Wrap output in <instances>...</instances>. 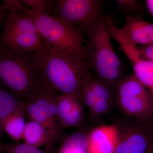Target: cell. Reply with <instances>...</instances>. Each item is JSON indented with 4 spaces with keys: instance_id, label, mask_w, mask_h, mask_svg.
<instances>
[{
    "instance_id": "3957f363",
    "label": "cell",
    "mask_w": 153,
    "mask_h": 153,
    "mask_svg": "<svg viewBox=\"0 0 153 153\" xmlns=\"http://www.w3.org/2000/svg\"><path fill=\"white\" fill-rule=\"evenodd\" d=\"M83 58L96 79L114 86L126 75V67L113 47L102 12L88 26Z\"/></svg>"
},
{
    "instance_id": "7402d4cb",
    "label": "cell",
    "mask_w": 153,
    "mask_h": 153,
    "mask_svg": "<svg viewBox=\"0 0 153 153\" xmlns=\"http://www.w3.org/2000/svg\"><path fill=\"white\" fill-rule=\"evenodd\" d=\"M7 10L3 4H0V28L1 27L2 23L6 16Z\"/></svg>"
},
{
    "instance_id": "9c48e42d",
    "label": "cell",
    "mask_w": 153,
    "mask_h": 153,
    "mask_svg": "<svg viewBox=\"0 0 153 153\" xmlns=\"http://www.w3.org/2000/svg\"><path fill=\"white\" fill-rule=\"evenodd\" d=\"M53 16L85 32L88 26L102 13V0H57L53 1Z\"/></svg>"
},
{
    "instance_id": "9a60e30c",
    "label": "cell",
    "mask_w": 153,
    "mask_h": 153,
    "mask_svg": "<svg viewBox=\"0 0 153 153\" xmlns=\"http://www.w3.org/2000/svg\"><path fill=\"white\" fill-rule=\"evenodd\" d=\"M26 104L19 108L12 113L6 120L4 126V132L16 142L24 138L26 128Z\"/></svg>"
},
{
    "instance_id": "2e32d148",
    "label": "cell",
    "mask_w": 153,
    "mask_h": 153,
    "mask_svg": "<svg viewBox=\"0 0 153 153\" xmlns=\"http://www.w3.org/2000/svg\"><path fill=\"white\" fill-rule=\"evenodd\" d=\"M26 104L0 86V139H2L4 126L8 118L16 110Z\"/></svg>"
},
{
    "instance_id": "603a6c76",
    "label": "cell",
    "mask_w": 153,
    "mask_h": 153,
    "mask_svg": "<svg viewBox=\"0 0 153 153\" xmlns=\"http://www.w3.org/2000/svg\"><path fill=\"white\" fill-rule=\"evenodd\" d=\"M146 3L148 10L153 16V0H146Z\"/></svg>"
},
{
    "instance_id": "ac0fdd59",
    "label": "cell",
    "mask_w": 153,
    "mask_h": 153,
    "mask_svg": "<svg viewBox=\"0 0 153 153\" xmlns=\"http://www.w3.org/2000/svg\"><path fill=\"white\" fill-rule=\"evenodd\" d=\"M116 2V7L119 12L136 15L139 16L138 14L143 12L142 5L135 0H117Z\"/></svg>"
},
{
    "instance_id": "30bf717a",
    "label": "cell",
    "mask_w": 153,
    "mask_h": 153,
    "mask_svg": "<svg viewBox=\"0 0 153 153\" xmlns=\"http://www.w3.org/2000/svg\"><path fill=\"white\" fill-rule=\"evenodd\" d=\"M109 34L111 38L120 44L131 64L134 74L153 95V61L140 55L136 47L129 44L117 28H112Z\"/></svg>"
},
{
    "instance_id": "5b68a950",
    "label": "cell",
    "mask_w": 153,
    "mask_h": 153,
    "mask_svg": "<svg viewBox=\"0 0 153 153\" xmlns=\"http://www.w3.org/2000/svg\"><path fill=\"white\" fill-rule=\"evenodd\" d=\"M7 10L3 21L4 29L0 35V47L28 52L39 49L44 38L32 17L19 9Z\"/></svg>"
},
{
    "instance_id": "277c9868",
    "label": "cell",
    "mask_w": 153,
    "mask_h": 153,
    "mask_svg": "<svg viewBox=\"0 0 153 153\" xmlns=\"http://www.w3.org/2000/svg\"><path fill=\"white\" fill-rule=\"evenodd\" d=\"M9 8L25 11L33 18L37 29L53 49L60 53L83 59L84 43L86 40L83 32L77 27L68 25L46 13L32 10L18 0H7Z\"/></svg>"
},
{
    "instance_id": "44dd1931",
    "label": "cell",
    "mask_w": 153,
    "mask_h": 153,
    "mask_svg": "<svg viewBox=\"0 0 153 153\" xmlns=\"http://www.w3.org/2000/svg\"><path fill=\"white\" fill-rule=\"evenodd\" d=\"M136 49L142 57L153 61V44L137 46Z\"/></svg>"
},
{
    "instance_id": "ba28073f",
    "label": "cell",
    "mask_w": 153,
    "mask_h": 153,
    "mask_svg": "<svg viewBox=\"0 0 153 153\" xmlns=\"http://www.w3.org/2000/svg\"><path fill=\"white\" fill-rule=\"evenodd\" d=\"M58 92L47 86L26 104V118L44 126L49 132L53 146L63 133L57 118Z\"/></svg>"
},
{
    "instance_id": "7a4b0ae2",
    "label": "cell",
    "mask_w": 153,
    "mask_h": 153,
    "mask_svg": "<svg viewBox=\"0 0 153 153\" xmlns=\"http://www.w3.org/2000/svg\"><path fill=\"white\" fill-rule=\"evenodd\" d=\"M0 86L26 104L47 87L34 51L0 47Z\"/></svg>"
},
{
    "instance_id": "8992f818",
    "label": "cell",
    "mask_w": 153,
    "mask_h": 153,
    "mask_svg": "<svg viewBox=\"0 0 153 153\" xmlns=\"http://www.w3.org/2000/svg\"><path fill=\"white\" fill-rule=\"evenodd\" d=\"M115 102L125 116L153 121V95L134 74L126 75L118 83Z\"/></svg>"
},
{
    "instance_id": "d4e9b609",
    "label": "cell",
    "mask_w": 153,
    "mask_h": 153,
    "mask_svg": "<svg viewBox=\"0 0 153 153\" xmlns=\"http://www.w3.org/2000/svg\"><path fill=\"white\" fill-rule=\"evenodd\" d=\"M0 149H1L3 150V149H4V145L0 143Z\"/></svg>"
},
{
    "instance_id": "6da1fadb",
    "label": "cell",
    "mask_w": 153,
    "mask_h": 153,
    "mask_svg": "<svg viewBox=\"0 0 153 153\" xmlns=\"http://www.w3.org/2000/svg\"><path fill=\"white\" fill-rule=\"evenodd\" d=\"M34 57L47 86L57 92L71 94L79 100L82 86L92 77L85 60L56 51L44 38L41 47L34 51Z\"/></svg>"
},
{
    "instance_id": "ffe728a7",
    "label": "cell",
    "mask_w": 153,
    "mask_h": 153,
    "mask_svg": "<svg viewBox=\"0 0 153 153\" xmlns=\"http://www.w3.org/2000/svg\"><path fill=\"white\" fill-rule=\"evenodd\" d=\"M22 4L32 10L46 13L49 1L45 0H22Z\"/></svg>"
},
{
    "instance_id": "5bb4252c",
    "label": "cell",
    "mask_w": 153,
    "mask_h": 153,
    "mask_svg": "<svg viewBox=\"0 0 153 153\" xmlns=\"http://www.w3.org/2000/svg\"><path fill=\"white\" fill-rule=\"evenodd\" d=\"M23 139L25 143L38 149L46 145L45 152L52 153L53 145L49 132L38 122L30 120L27 123Z\"/></svg>"
},
{
    "instance_id": "4fadbf2b",
    "label": "cell",
    "mask_w": 153,
    "mask_h": 153,
    "mask_svg": "<svg viewBox=\"0 0 153 153\" xmlns=\"http://www.w3.org/2000/svg\"><path fill=\"white\" fill-rule=\"evenodd\" d=\"M117 143L114 125L100 126L89 133L88 151L89 153H114Z\"/></svg>"
},
{
    "instance_id": "52a82bcc",
    "label": "cell",
    "mask_w": 153,
    "mask_h": 153,
    "mask_svg": "<svg viewBox=\"0 0 153 153\" xmlns=\"http://www.w3.org/2000/svg\"><path fill=\"white\" fill-rule=\"evenodd\" d=\"M117 143L114 153H145L153 142V121L123 116L114 124Z\"/></svg>"
},
{
    "instance_id": "e0dca14e",
    "label": "cell",
    "mask_w": 153,
    "mask_h": 153,
    "mask_svg": "<svg viewBox=\"0 0 153 153\" xmlns=\"http://www.w3.org/2000/svg\"><path fill=\"white\" fill-rule=\"evenodd\" d=\"M89 134L78 131L71 134L64 140L57 153H89L88 149Z\"/></svg>"
},
{
    "instance_id": "7c38bea8",
    "label": "cell",
    "mask_w": 153,
    "mask_h": 153,
    "mask_svg": "<svg viewBox=\"0 0 153 153\" xmlns=\"http://www.w3.org/2000/svg\"><path fill=\"white\" fill-rule=\"evenodd\" d=\"M124 25L120 33L129 44L136 47L153 44V24L140 16L124 14Z\"/></svg>"
},
{
    "instance_id": "cb8c5ba5",
    "label": "cell",
    "mask_w": 153,
    "mask_h": 153,
    "mask_svg": "<svg viewBox=\"0 0 153 153\" xmlns=\"http://www.w3.org/2000/svg\"><path fill=\"white\" fill-rule=\"evenodd\" d=\"M145 153H153V142L149 146Z\"/></svg>"
},
{
    "instance_id": "d6986e66",
    "label": "cell",
    "mask_w": 153,
    "mask_h": 153,
    "mask_svg": "<svg viewBox=\"0 0 153 153\" xmlns=\"http://www.w3.org/2000/svg\"><path fill=\"white\" fill-rule=\"evenodd\" d=\"M3 151L5 153H47L26 144L10 143L4 146Z\"/></svg>"
},
{
    "instance_id": "8fae6325",
    "label": "cell",
    "mask_w": 153,
    "mask_h": 153,
    "mask_svg": "<svg viewBox=\"0 0 153 153\" xmlns=\"http://www.w3.org/2000/svg\"><path fill=\"white\" fill-rule=\"evenodd\" d=\"M83 104L71 94L58 95L56 100L57 118L62 129L82 126L85 120Z\"/></svg>"
},
{
    "instance_id": "484cf974",
    "label": "cell",
    "mask_w": 153,
    "mask_h": 153,
    "mask_svg": "<svg viewBox=\"0 0 153 153\" xmlns=\"http://www.w3.org/2000/svg\"><path fill=\"white\" fill-rule=\"evenodd\" d=\"M2 151H3L2 149H0V153H1V152Z\"/></svg>"
}]
</instances>
